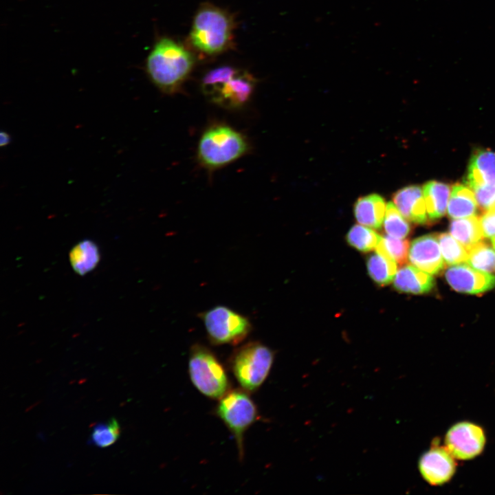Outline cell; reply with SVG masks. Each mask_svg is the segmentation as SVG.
Here are the masks:
<instances>
[{"label":"cell","mask_w":495,"mask_h":495,"mask_svg":"<svg viewBox=\"0 0 495 495\" xmlns=\"http://www.w3.org/2000/svg\"><path fill=\"white\" fill-rule=\"evenodd\" d=\"M195 65L193 54L175 41L162 37L150 51L145 63L151 82L162 92H177L190 76Z\"/></svg>","instance_id":"cell-1"},{"label":"cell","mask_w":495,"mask_h":495,"mask_svg":"<svg viewBox=\"0 0 495 495\" xmlns=\"http://www.w3.org/2000/svg\"><path fill=\"white\" fill-rule=\"evenodd\" d=\"M234 29V21L230 13L215 6L204 4L194 16L189 41L200 54L216 56L232 45Z\"/></svg>","instance_id":"cell-2"},{"label":"cell","mask_w":495,"mask_h":495,"mask_svg":"<svg viewBox=\"0 0 495 495\" xmlns=\"http://www.w3.org/2000/svg\"><path fill=\"white\" fill-rule=\"evenodd\" d=\"M256 83L249 72L223 65L207 72L201 80V87L211 102L227 109H237L250 100Z\"/></svg>","instance_id":"cell-3"},{"label":"cell","mask_w":495,"mask_h":495,"mask_svg":"<svg viewBox=\"0 0 495 495\" xmlns=\"http://www.w3.org/2000/svg\"><path fill=\"white\" fill-rule=\"evenodd\" d=\"M250 150L243 134L224 124H213L201 135L197 148L199 164L209 170L222 168Z\"/></svg>","instance_id":"cell-4"},{"label":"cell","mask_w":495,"mask_h":495,"mask_svg":"<svg viewBox=\"0 0 495 495\" xmlns=\"http://www.w3.org/2000/svg\"><path fill=\"white\" fill-rule=\"evenodd\" d=\"M274 358V351L259 342H250L238 348L231 358V368L246 391L256 390L267 378Z\"/></svg>","instance_id":"cell-5"},{"label":"cell","mask_w":495,"mask_h":495,"mask_svg":"<svg viewBox=\"0 0 495 495\" xmlns=\"http://www.w3.org/2000/svg\"><path fill=\"white\" fill-rule=\"evenodd\" d=\"M188 371L193 385L205 396L220 399L228 392L229 382L224 368L205 346L196 344L191 347Z\"/></svg>","instance_id":"cell-6"},{"label":"cell","mask_w":495,"mask_h":495,"mask_svg":"<svg viewBox=\"0 0 495 495\" xmlns=\"http://www.w3.org/2000/svg\"><path fill=\"white\" fill-rule=\"evenodd\" d=\"M199 317L214 344H238L252 329L247 317L226 306H216L200 314Z\"/></svg>","instance_id":"cell-7"},{"label":"cell","mask_w":495,"mask_h":495,"mask_svg":"<svg viewBox=\"0 0 495 495\" xmlns=\"http://www.w3.org/2000/svg\"><path fill=\"white\" fill-rule=\"evenodd\" d=\"M255 404L242 390L228 391L217 406V414L234 434L239 457L243 456V434L257 418Z\"/></svg>","instance_id":"cell-8"},{"label":"cell","mask_w":495,"mask_h":495,"mask_svg":"<svg viewBox=\"0 0 495 495\" xmlns=\"http://www.w3.org/2000/svg\"><path fill=\"white\" fill-rule=\"evenodd\" d=\"M445 442L446 448L454 457L467 460L476 456L483 451L485 437L480 426L464 421L450 428Z\"/></svg>","instance_id":"cell-9"},{"label":"cell","mask_w":495,"mask_h":495,"mask_svg":"<svg viewBox=\"0 0 495 495\" xmlns=\"http://www.w3.org/2000/svg\"><path fill=\"white\" fill-rule=\"evenodd\" d=\"M445 276L449 285L459 292L478 294L495 287L494 274L477 270L469 265H453L447 270Z\"/></svg>","instance_id":"cell-10"},{"label":"cell","mask_w":495,"mask_h":495,"mask_svg":"<svg viewBox=\"0 0 495 495\" xmlns=\"http://www.w3.org/2000/svg\"><path fill=\"white\" fill-rule=\"evenodd\" d=\"M452 456L447 448L432 447L419 461V469L423 478L433 485L448 482L456 469Z\"/></svg>","instance_id":"cell-11"},{"label":"cell","mask_w":495,"mask_h":495,"mask_svg":"<svg viewBox=\"0 0 495 495\" xmlns=\"http://www.w3.org/2000/svg\"><path fill=\"white\" fill-rule=\"evenodd\" d=\"M439 244L438 236L434 234H426L414 239L408 252L410 263L428 274H439L445 267Z\"/></svg>","instance_id":"cell-12"},{"label":"cell","mask_w":495,"mask_h":495,"mask_svg":"<svg viewBox=\"0 0 495 495\" xmlns=\"http://www.w3.org/2000/svg\"><path fill=\"white\" fill-rule=\"evenodd\" d=\"M395 205L408 220L418 224H426L428 217L423 189L410 185L397 190L393 195Z\"/></svg>","instance_id":"cell-13"},{"label":"cell","mask_w":495,"mask_h":495,"mask_svg":"<svg viewBox=\"0 0 495 495\" xmlns=\"http://www.w3.org/2000/svg\"><path fill=\"white\" fill-rule=\"evenodd\" d=\"M465 184L472 189L495 184V152L488 149L474 152L469 162Z\"/></svg>","instance_id":"cell-14"},{"label":"cell","mask_w":495,"mask_h":495,"mask_svg":"<svg viewBox=\"0 0 495 495\" xmlns=\"http://www.w3.org/2000/svg\"><path fill=\"white\" fill-rule=\"evenodd\" d=\"M434 278L420 269L406 265L396 273L394 287L399 292L422 294L431 291L434 286Z\"/></svg>","instance_id":"cell-15"},{"label":"cell","mask_w":495,"mask_h":495,"mask_svg":"<svg viewBox=\"0 0 495 495\" xmlns=\"http://www.w3.org/2000/svg\"><path fill=\"white\" fill-rule=\"evenodd\" d=\"M353 209L358 223L367 227L380 228L384 220L386 206L382 197L371 194L359 198Z\"/></svg>","instance_id":"cell-16"},{"label":"cell","mask_w":495,"mask_h":495,"mask_svg":"<svg viewBox=\"0 0 495 495\" xmlns=\"http://www.w3.org/2000/svg\"><path fill=\"white\" fill-rule=\"evenodd\" d=\"M426 211L429 221L442 217L447 210L450 187L447 184L430 181L423 186Z\"/></svg>","instance_id":"cell-17"},{"label":"cell","mask_w":495,"mask_h":495,"mask_svg":"<svg viewBox=\"0 0 495 495\" xmlns=\"http://www.w3.org/2000/svg\"><path fill=\"white\" fill-rule=\"evenodd\" d=\"M478 204L473 190L468 185L456 184L452 188L448 204V214L450 218L459 219L474 216Z\"/></svg>","instance_id":"cell-18"},{"label":"cell","mask_w":495,"mask_h":495,"mask_svg":"<svg viewBox=\"0 0 495 495\" xmlns=\"http://www.w3.org/2000/svg\"><path fill=\"white\" fill-rule=\"evenodd\" d=\"M375 249V253L367 259V270L375 283L382 286L386 285L395 278L397 263L385 252L380 244Z\"/></svg>","instance_id":"cell-19"},{"label":"cell","mask_w":495,"mask_h":495,"mask_svg":"<svg viewBox=\"0 0 495 495\" xmlns=\"http://www.w3.org/2000/svg\"><path fill=\"white\" fill-rule=\"evenodd\" d=\"M449 230L450 234L468 250L481 241L484 236L480 217L475 215L452 220Z\"/></svg>","instance_id":"cell-20"},{"label":"cell","mask_w":495,"mask_h":495,"mask_svg":"<svg viewBox=\"0 0 495 495\" xmlns=\"http://www.w3.org/2000/svg\"><path fill=\"white\" fill-rule=\"evenodd\" d=\"M70 261L73 269L78 274H85L92 270L98 263V249L92 241H82L72 250Z\"/></svg>","instance_id":"cell-21"},{"label":"cell","mask_w":495,"mask_h":495,"mask_svg":"<svg viewBox=\"0 0 495 495\" xmlns=\"http://www.w3.org/2000/svg\"><path fill=\"white\" fill-rule=\"evenodd\" d=\"M468 252L466 262L469 265L481 272L495 274V250L489 245L481 241Z\"/></svg>","instance_id":"cell-22"},{"label":"cell","mask_w":495,"mask_h":495,"mask_svg":"<svg viewBox=\"0 0 495 495\" xmlns=\"http://www.w3.org/2000/svg\"><path fill=\"white\" fill-rule=\"evenodd\" d=\"M382 236L373 230L361 225L351 228L346 234V241L353 248L362 252L373 250Z\"/></svg>","instance_id":"cell-23"},{"label":"cell","mask_w":495,"mask_h":495,"mask_svg":"<svg viewBox=\"0 0 495 495\" xmlns=\"http://www.w3.org/2000/svg\"><path fill=\"white\" fill-rule=\"evenodd\" d=\"M438 239L442 256L447 264L456 265L467 261L468 250L451 234L441 233Z\"/></svg>","instance_id":"cell-24"},{"label":"cell","mask_w":495,"mask_h":495,"mask_svg":"<svg viewBox=\"0 0 495 495\" xmlns=\"http://www.w3.org/2000/svg\"><path fill=\"white\" fill-rule=\"evenodd\" d=\"M120 434V424L116 419L111 418L107 422L94 425L90 441L98 448H107L113 445L118 440Z\"/></svg>","instance_id":"cell-25"},{"label":"cell","mask_w":495,"mask_h":495,"mask_svg":"<svg viewBox=\"0 0 495 495\" xmlns=\"http://www.w3.org/2000/svg\"><path fill=\"white\" fill-rule=\"evenodd\" d=\"M384 229L388 235L400 239H404L410 232L409 223L392 202L386 205Z\"/></svg>","instance_id":"cell-26"},{"label":"cell","mask_w":495,"mask_h":495,"mask_svg":"<svg viewBox=\"0 0 495 495\" xmlns=\"http://www.w3.org/2000/svg\"><path fill=\"white\" fill-rule=\"evenodd\" d=\"M379 244L397 263L403 265L407 261L410 248L408 240L387 234L382 237Z\"/></svg>","instance_id":"cell-27"},{"label":"cell","mask_w":495,"mask_h":495,"mask_svg":"<svg viewBox=\"0 0 495 495\" xmlns=\"http://www.w3.org/2000/svg\"><path fill=\"white\" fill-rule=\"evenodd\" d=\"M472 190L481 210L485 212L495 210V184L476 186Z\"/></svg>","instance_id":"cell-28"},{"label":"cell","mask_w":495,"mask_h":495,"mask_svg":"<svg viewBox=\"0 0 495 495\" xmlns=\"http://www.w3.org/2000/svg\"><path fill=\"white\" fill-rule=\"evenodd\" d=\"M480 223L484 236H495V210L485 212L480 217Z\"/></svg>","instance_id":"cell-29"},{"label":"cell","mask_w":495,"mask_h":495,"mask_svg":"<svg viewBox=\"0 0 495 495\" xmlns=\"http://www.w3.org/2000/svg\"><path fill=\"white\" fill-rule=\"evenodd\" d=\"M0 137H1V140H0L1 146H6L10 143V137L6 132L1 131Z\"/></svg>","instance_id":"cell-30"},{"label":"cell","mask_w":495,"mask_h":495,"mask_svg":"<svg viewBox=\"0 0 495 495\" xmlns=\"http://www.w3.org/2000/svg\"><path fill=\"white\" fill-rule=\"evenodd\" d=\"M492 245H493V247H494V250H495V236H494V237L492 238Z\"/></svg>","instance_id":"cell-31"}]
</instances>
